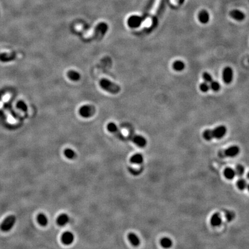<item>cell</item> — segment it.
<instances>
[{
    "label": "cell",
    "instance_id": "obj_1",
    "mask_svg": "<svg viewBox=\"0 0 249 249\" xmlns=\"http://www.w3.org/2000/svg\"><path fill=\"white\" fill-rule=\"evenodd\" d=\"M227 133V128L224 126H219L213 130L207 129L203 133V137L206 141H210L212 139H220Z\"/></svg>",
    "mask_w": 249,
    "mask_h": 249
},
{
    "label": "cell",
    "instance_id": "obj_2",
    "mask_svg": "<svg viewBox=\"0 0 249 249\" xmlns=\"http://www.w3.org/2000/svg\"><path fill=\"white\" fill-rule=\"evenodd\" d=\"M99 85L103 90L112 94H117L121 91V87L118 85L107 79H101Z\"/></svg>",
    "mask_w": 249,
    "mask_h": 249
},
{
    "label": "cell",
    "instance_id": "obj_3",
    "mask_svg": "<svg viewBox=\"0 0 249 249\" xmlns=\"http://www.w3.org/2000/svg\"><path fill=\"white\" fill-rule=\"evenodd\" d=\"M16 221V217L14 215L6 217L0 225V229L3 232H9L14 227Z\"/></svg>",
    "mask_w": 249,
    "mask_h": 249
},
{
    "label": "cell",
    "instance_id": "obj_4",
    "mask_svg": "<svg viewBox=\"0 0 249 249\" xmlns=\"http://www.w3.org/2000/svg\"><path fill=\"white\" fill-rule=\"evenodd\" d=\"M240 152V149L238 146H231L226 150H220L219 152V156L221 158L224 157H234L237 156Z\"/></svg>",
    "mask_w": 249,
    "mask_h": 249
},
{
    "label": "cell",
    "instance_id": "obj_5",
    "mask_svg": "<svg viewBox=\"0 0 249 249\" xmlns=\"http://www.w3.org/2000/svg\"><path fill=\"white\" fill-rule=\"evenodd\" d=\"M79 112L80 115L82 117L87 118L94 116V115L96 112V108L92 105L86 104L82 106L79 108Z\"/></svg>",
    "mask_w": 249,
    "mask_h": 249
},
{
    "label": "cell",
    "instance_id": "obj_6",
    "mask_svg": "<svg viewBox=\"0 0 249 249\" xmlns=\"http://www.w3.org/2000/svg\"><path fill=\"white\" fill-rule=\"evenodd\" d=\"M108 28V25L106 23L104 22L99 23L95 29L94 37L97 39H101L107 33Z\"/></svg>",
    "mask_w": 249,
    "mask_h": 249
},
{
    "label": "cell",
    "instance_id": "obj_7",
    "mask_svg": "<svg viewBox=\"0 0 249 249\" xmlns=\"http://www.w3.org/2000/svg\"><path fill=\"white\" fill-rule=\"evenodd\" d=\"M143 22H144L143 18L137 15L131 16L129 17L127 21L128 26L132 28H136L140 27Z\"/></svg>",
    "mask_w": 249,
    "mask_h": 249
},
{
    "label": "cell",
    "instance_id": "obj_8",
    "mask_svg": "<svg viewBox=\"0 0 249 249\" xmlns=\"http://www.w3.org/2000/svg\"><path fill=\"white\" fill-rule=\"evenodd\" d=\"M223 80L226 84H230L233 80V70L230 67L224 68L223 72Z\"/></svg>",
    "mask_w": 249,
    "mask_h": 249
},
{
    "label": "cell",
    "instance_id": "obj_9",
    "mask_svg": "<svg viewBox=\"0 0 249 249\" xmlns=\"http://www.w3.org/2000/svg\"><path fill=\"white\" fill-rule=\"evenodd\" d=\"M74 240V236L73 234L70 231L64 232L61 237V241L65 245H70Z\"/></svg>",
    "mask_w": 249,
    "mask_h": 249
},
{
    "label": "cell",
    "instance_id": "obj_10",
    "mask_svg": "<svg viewBox=\"0 0 249 249\" xmlns=\"http://www.w3.org/2000/svg\"><path fill=\"white\" fill-rule=\"evenodd\" d=\"M133 143L140 148H144L147 145V140L141 135H135L133 139Z\"/></svg>",
    "mask_w": 249,
    "mask_h": 249
},
{
    "label": "cell",
    "instance_id": "obj_11",
    "mask_svg": "<svg viewBox=\"0 0 249 249\" xmlns=\"http://www.w3.org/2000/svg\"><path fill=\"white\" fill-rule=\"evenodd\" d=\"M210 222L211 225L213 227H218L220 226L222 223V219L220 214L218 213H214L210 218Z\"/></svg>",
    "mask_w": 249,
    "mask_h": 249
},
{
    "label": "cell",
    "instance_id": "obj_12",
    "mask_svg": "<svg viewBox=\"0 0 249 249\" xmlns=\"http://www.w3.org/2000/svg\"><path fill=\"white\" fill-rule=\"evenodd\" d=\"M69 221V217L66 213H62L58 217L57 219V224L60 226L66 225Z\"/></svg>",
    "mask_w": 249,
    "mask_h": 249
},
{
    "label": "cell",
    "instance_id": "obj_13",
    "mask_svg": "<svg viewBox=\"0 0 249 249\" xmlns=\"http://www.w3.org/2000/svg\"><path fill=\"white\" fill-rule=\"evenodd\" d=\"M67 76L69 78V79L73 81H77L80 80L81 78L80 74L77 71H75L73 70H69L67 72Z\"/></svg>",
    "mask_w": 249,
    "mask_h": 249
},
{
    "label": "cell",
    "instance_id": "obj_14",
    "mask_svg": "<svg viewBox=\"0 0 249 249\" xmlns=\"http://www.w3.org/2000/svg\"><path fill=\"white\" fill-rule=\"evenodd\" d=\"M128 239L131 243V244L134 246H138L140 243V238L138 237V236L135 234V233L131 232L128 234Z\"/></svg>",
    "mask_w": 249,
    "mask_h": 249
},
{
    "label": "cell",
    "instance_id": "obj_15",
    "mask_svg": "<svg viewBox=\"0 0 249 249\" xmlns=\"http://www.w3.org/2000/svg\"><path fill=\"white\" fill-rule=\"evenodd\" d=\"M130 161L133 164H140L144 161V157L140 153H136L132 156L130 158Z\"/></svg>",
    "mask_w": 249,
    "mask_h": 249
},
{
    "label": "cell",
    "instance_id": "obj_16",
    "mask_svg": "<svg viewBox=\"0 0 249 249\" xmlns=\"http://www.w3.org/2000/svg\"><path fill=\"white\" fill-rule=\"evenodd\" d=\"M37 220L38 223L42 227L46 226L49 223V220L48 217L43 213H40L38 215Z\"/></svg>",
    "mask_w": 249,
    "mask_h": 249
},
{
    "label": "cell",
    "instance_id": "obj_17",
    "mask_svg": "<svg viewBox=\"0 0 249 249\" xmlns=\"http://www.w3.org/2000/svg\"><path fill=\"white\" fill-rule=\"evenodd\" d=\"M230 15L234 19L238 20V21H242L245 17V14L242 12L239 11V10H236L231 11L230 12Z\"/></svg>",
    "mask_w": 249,
    "mask_h": 249
},
{
    "label": "cell",
    "instance_id": "obj_18",
    "mask_svg": "<svg viewBox=\"0 0 249 249\" xmlns=\"http://www.w3.org/2000/svg\"><path fill=\"white\" fill-rule=\"evenodd\" d=\"M224 177L227 179L231 180V179H234V178L235 177L236 174H235V171L234 170H233L231 168L228 167V168L225 169V170L224 171Z\"/></svg>",
    "mask_w": 249,
    "mask_h": 249
},
{
    "label": "cell",
    "instance_id": "obj_19",
    "mask_svg": "<svg viewBox=\"0 0 249 249\" xmlns=\"http://www.w3.org/2000/svg\"><path fill=\"white\" fill-rule=\"evenodd\" d=\"M173 68L176 71H182L185 68V64L181 61H177L173 63Z\"/></svg>",
    "mask_w": 249,
    "mask_h": 249
},
{
    "label": "cell",
    "instance_id": "obj_20",
    "mask_svg": "<svg viewBox=\"0 0 249 249\" xmlns=\"http://www.w3.org/2000/svg\"><path fill=\"white\" fill-rule=\"evenodd\" d=\"M160 245L163 248H170L172 245V242L168 238H163L160 240Z\"/></svg>",
    "mask_w": 249,
    "mask_h": 249
},
{
    "label": "cell",
    "instance_id": "obj_21",
    "mask_svg": "<svg viewBox=\"0 0 249 249\" xmlns=\"http://www.w3.org/2000/svg\"><path fill=\"white\" fill-rule=\"evenodd\" d=\"M161 1L162 0H155L153 2V5L152 6V8L150 10V12L153 14V16H155L157 12H158Z\"/></svg>",
    "mask_w": 249,
    "mask_h": 249
},
{
    "label": "cell",
    "instance_id": "obj_22",
    "mask_svg": "<svg viewBox=\"0 0 249 249\" xmlns=\"http://www.w3.org/2000/svg\"><path fill=\"white\" fill-rule=\"evenodd\" d=\"M64 155L69 159H73L76 157V153L74 150L70 148H66L64 150Z\"/></svg>",
    "mask_w": 249,
    "mask_h": 249
},
{
    "label": "cell",
    "instance_id": "obj_23",
    "mask_svg": "<svg viewBox=\"0 0 249 249\" xmlns=\"http://www.w3.org/2000/svg\"><path fill=\"white\" fill-rule=\"evenodd\" d=\"M107 130L110 133H114V134L118 133V132L119 130L117 126V125L115 123H113V122H110V123H108V125H107Z\"/></svg>",
    "mask_w": 249,
    "mask_h": 249
},
{
    "label": "cell",
    "instance_id": "obj_24",
    "mask_svg": "<svg viewBox=\"0 0 249 249\" xmlns=\"http://www.w3.org/2000/svg\"><path fill=\"white\" fill-rule=\"evenodd\" d=\"M209 19V14L206 12L202 11L199 13V20L201 23L203 24L206 23L207 22H208Z\"/></svg>",
    "mask_w": 249,
    "mask_h": 249
},
{
    "label": "cell",
    "instance_id": "obj_25",
    "mask_svg": "<svg viewBox=\"0 0 249 249\" xmlns=\"http://www.w3.org/2000/svg\"><path fill=\"white\" fill-rule=\"evenodd\" d=\"M237 186L238 187V188L241 190H243L245 189V188L247 187L248 184H247V182L245 179L241 178L239 179L237 182Z\"/></svg>",
    "mask_w": 249,
    "mask_h": 249
},
{
    "label": "cell",
    "instance_id": "obj_26",
    "mask_svg": "<svg viewBox=\"0 0 249 249\" xmlns=\"http://www.w3.org/2000/svg\"><path fill=\"white\" fill-rule=\"evenodd\" d=\"M245 167L241 164H238L235 167V174L238 177H242L245 172Z\"/></svg>",
    "mask_w": 249,
    "mask_h": 249
},
{
    "label": "cell",
    "instance_id": "obj_27",
    "mask_svg": "<svg viewBox=\"0 0 249 249\" xmlns=\"http://www.w3.org/2000/svg\"><path fill=\"white\" fill-rule=\"evenodd\" d=\"M210 88L214 91H218L220 89V85L216 81H212L210 83Z\"/></svg>",
    "mask_w": 249,
    "mask_h": 249
},
{
    "label": "cell",
    "instance_id": "obj_28",
    "mask_svg": "<svg viewBox=\"0 0 249 249\" xmlns=\"http://www.w3.org/2000/svg\"><path fill=\"white\" fill-rule=\"evenodd\" d=\"M225 217L228 221H231L234 219L235 217V214L233 211L227 210L225 212Z\"/></svg>",
    "mask_w": 249,
    "mask_h": 249
},
{
    "label": "cell",
    "instance_id": "obj_29",
    "mask_svg": "<svg viewBox=\"0 0 249 249\" xmlns=\"http://www.w3.org/2000/svg\"><path fill=\"white\" fill-rule=\"evenodd\" d=\"M202 78L205 80V82L207 83H210L213 81L212 76L208 72H204L202 74Z\"/></svg>",
    "mask_w": 249,
    "mask_h": 249
},
{
    "label": "cell",
    "instance_id": "obj_30",
    "mask_svg": "<svg viewBox=\"0 0 249 249\" xmlns=\"http://www.w3.org/2000/svg\"><path fill=\"white\" fill-rule=\"evenodd\" d=\"M199 88H200V90H201V91L202 92H208L209 90L210 86L208 84V83H207L206 82H204V83H202L200 85Z\"/></svg>",
    "mask_w": 249,
    "mask_h": 249
},
{
    "label": "cell",
    "instance_id": "obj_31",
    "mask_svg": "<svg viewBox=\"0 0 249 249\" xmlns=\"http://www.w3.org/2000/svg\"><path fill=\"white\" fill-rule=\"evenodd\" d=\"M17 107L18 108H19L20 109H21L22 110H23V111H26V110H27V106H26V104L23 102V101H19L18 103H17Z\"/></svg>",
    "mask_w": 249,
    "mask_h": 249
},
{
    "label": "cell",
    "instance_id": "obj_32",
    "mask_svg": "<svg viewBox=\"0 0 249 249\" xmlns=\"http://www.w3.org/2000/svg\"><path fill=\"white\" fill-rule=\"evenodd\" d=\"M247 178L249 179V172L248 173V174H247Z\"/></svg>",
    "mask_w": 249,
    "mask_h": 249
},
{
    "label": "cell",
    "instance_id": "obj_33",
    "mask_svg": "<svg viewBox=\"0 0 249 249\" xmlns=\"http://www.w3.org/2000/svg\"><path fill=\"white\" fill-rule=\"evenodd\" d=\"M248 186V190H249V185H248V186Z\"/></svg>",
    "mask_w": 249,
    "mask_h": 249
}]
</instances>
